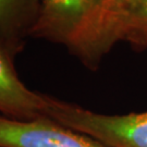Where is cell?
I'll list each match as a JSON object with an SVG mask.
<instances>
[{
    "label": "cell",
    "instance_id": "cell-1",
    "mask_svg": "<svg viewBox=\"0 0 147 147\" xmlns=\"http://www.w3.org/2000/svg\"><path fill=\"white\" fill-rule=\"evenodd\" d=\"M31 37L62 45L92 71L112 49L99 11L88 0H42Z\"/></svg>",
    "mask_w": 147,
    "mask_h": 147
},
{
    "label": "cell",
    "instance_id": "cell-2",
    "mask_svg": "<svg viewBox=\"0 0 147 147\" xmlns=\"http://www.w3.org/2000/svg\"><path fill=\"white\" fill-rule=\"evenodd\" d=\"M44 116L109 147H147V111L104 115L46 95Z\"/></svg>",
    "mask_w": 147,
    "mask_h": 147
},
{
    "label": "cell",
    "instance_id": "cell-3",
    "mask_svg": "<svg viewBox=\"0 0 147 147\" xmlns=\"http://www.w3.org/2000/svg\"><path fill=\"white\" fill-rule=\"evenodd\" d=\"M0 147H109L87 136L40 117L18 120L0 115Z\"/></svg>",
    "mask_w": 147,
    "mask_h": 147
},
{
    "label": "cell",
    "instance_id": "cell-4",
    "mask_svg": "<svg viewBox=\"0 0 147 147\" xmlns=\"http://www.w3.org/2000/svg\"><path fill=\"white\" fill-rule=\"evenodd\" d=\"M46 95L26 87L14 67V58L0 44V115L18 120L44 116Z\"/></svg>",
    "mask_w": 147,
    "mask_h": 147
},
{
    "label": "cell",
    "instance_id": "cell-5",
    "mask_svg": "<svg viewBox=\"0 0 147 147\" xmlns=\"http://www.w3.org/2000/svg\"><path fill=\"white\" fill-rule=\"evenodd\" d=\"M42 0H0V44L12 58L23 51L40 11Z\"/></svg>",
    "mask_w": 147,
    "mask_h": 147
},
{
    "label": "cell",
    "instance_id": "cell-6",
    "mask_svg": "<svg viewBox=\"0 0 147 147\" xmlns=\"http://www.w3.org/2000/svg\"><path fill=\"white\" fill-rule=\"evenodd\" d=\"M106 28L113 46L125 42L136 50L147 49V0H118Z\"/></svg>",
    "mask_w": 147,
    "mask_h": 147
},
{
    "label": "cell",
    "instance_id": "cell-7",
    "mask_svg": "<svg viewBox=\"0 0 147 147\" xmlns=\"http://www.w3.org/2000/svg\"><path fill=\"white\" fill-rule=\"evenodd\" d=\"M92 5H94L97 10L99 11L101 19H102V24H104V30H105V34L107 37V40L109 42V45L111 46V48L113 47L112 44L109 40V37L107 34V28H106V21H107V16L109 14V12L112 10V8L116 5L118 0H88Z\"/></svg>",
    "mask_w": 147,
    "mask_h": 147
}]
</instances>
